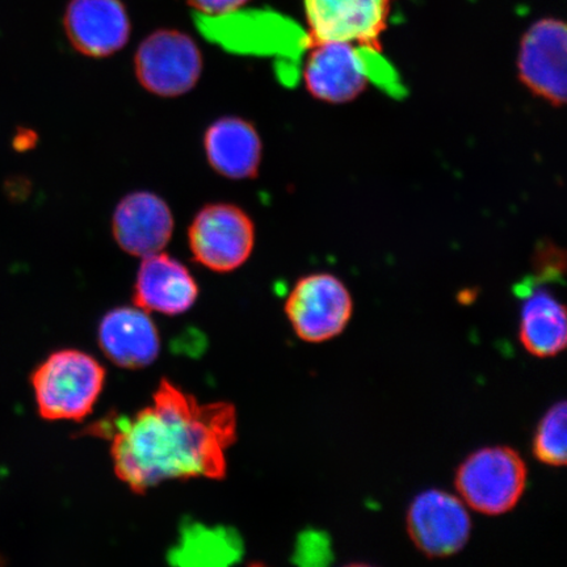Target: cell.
<instances>
[{
    "instance_id": "6da1fadb",
    "label": "cell",
    "mask_w": 567,
    "mask_h": 567,
    "mask_svg": "<svg viewBox=\"0 0 567 567\" xmlns=\"http://www.w3.org/2000/svg\"><path fill=\"white\" fill-rule=\"evenodd\" d=\"M106 431L116 476L133 493L144 494L165 481L224 480L226 452L237 442V410L229 402H198L162 380L151 405L118 417Z\"/></svg>"
},
{
    "instance_id": "7a4b0ae2",
    "label": "cell",
    "mask_w": 567,
    "mask_h": 567,
    "mask_svg": "<svg viewBox=\"0 0 567 567\" xmlns=\"http://www.w3.org/2000/svg\"><path fill=\"white\" fill-rule=\"evenodd\" d=\"M106 372L90 353L53 352L32 375L39 413L47 421L81 422L94 410Z\"/></svg>"
},
{
    "instance_id": "3957f363",
    "label": "cell",
    "mask_w": 567,
    "mask_h": 567,
    "mask_svg": "<svg viewBox=\"0 0 567 567\" xmlns=\"http://www.w3.org/2000/svg\"><path fill=\"white\" fill-rule=\"evenodd\" d=\"M528 482L520 453L507 445L485 446L471 453L457 467L460 499L474 513L499 516L519 505Z\"/></svg>"
},
{
    "instance_id": "277c9868",
    "label": "cell",
    "mask_w": 567,
    "mask_h": 567,
    "mask_svg": "<svg viewBox=\"0 0 567 567\" xmlns=\"http://www.w3.org/2000/svg\"><path fill=\"white\" fill-rule=\"evenodd\" d=\"M284 310L297 337L319 344L343 334L353 315V300L338 276L317 272L295 284Z\"/></svg>"
},
{
    "instance_id": "5b68a950",
    "label": "cell",
    "mask_w": 567,
    "mask_h": 567,
    "mask_svg": "<svg viewBox=\"0 0 567 567\" xmlns=\"http://www.w3.org/2000/svg\"><path fill=\"white\" fill-rule=\"evenodd\" d=\"M188 245L197 264L210 271H236L251 257L255 225L237 205L208 204L196 213L189 225Z\"/></svg>"
},
{
    "instance_id": "8992f818",
    "label": "cell",
    "mask_w": 567,
    "mask_h": 567,
    "mask_svg": "<svg viewBox=\"0 0 567 567\" xmlns=\"http://www.w3.org/2000/svg\"><path fill=\"white\" fill-rule=\"evenodd\" d=\"M142 87L153 95L177 97L188 94L203 73V55L186 33L163 30L148 35L134 56Z\"/></svg>"
},
{
    "instance_id": "52a82bcc",
    "label": "cell",
    "mask_w": 567,
    "mask_h": 567,
    "mask_svg": "<svg viewBox=\"0 0 567 567\" xmlns=\"http://www.w3.org/2000/svg\"><path fill=\"white\" fill-rule=\"evenodd\" d=\"M406 528L411 543L423 556L446 558L466 547L473 523L470 508L457 494L430 488L411 501Z\"/></svg>"
},
{
    "instance_id": "ba28073f",
    "label": "cell",
    "mask_w": 567,
    "mask_h": 567,
    "mask_svg": "<svg viewBox=\"0 0 567 567\" xmlns=\"http://www.w3.org/2000/svg\"><path fill=\"white\" fill-rule=\"evenodd\" d=\"M393 0H303L309 25L307 45L352 42L380 51Z\"/></svg>"
},
{
    "instance_id": "9c48e42d",
    "label": "cell",
    "mask_w": 567,
    "mask_h": 567,
    "mask_svg": "<svg viewBox=\"0 0 567 567\" xmlns=\"http://www.w3.org/2000/svg\"><path fill=\"white\" fill-rule=\"evenodd\" d=\"M303 68L305 87L319 102H353L370 84L371 49L352 42L328 41L310 45Z\"/></svg>"
},
{
    "instance_id": "30bf717a",
    "label": "cell",
    "mask_w": 567,
    "mask_h": 567,
    "mask_svg": "<svg viewBox=\"0 0 567 567\" xmlns=\"http://www.w3.org/2000/svg\"><path fill=\"white\" fill-rule=\"evenodd\" d=\"M566 25L544 19L532 25L522 40L517 75L532 94L555 106L566 103Z\"/></svg>"
},
{
    "instance_id": "8fae6325",
    "label": "cell",
    "mask_w": 567,
    "mask_h": 567,
    "mask_svg": "<svg viewBox=\"0 0 567 567\" xmlns=\"http://www.w3.org/2000/svg\"><path fill=\"white\" fill-rule=\"evenodd\" d=\"M174 216L162 197L146 190L126 195L112 217L116 244L133 257L162 252L172 240Z\"/></svg>"
},
{
    "instance_id": "7c38bea8",
    "label": "cell",
    "mask_w": 567,
    "mask_h": 567,
    "mask_svg": "<svg viewBox=\"0 0 567 567\" xmlns=\"http://www.w3.org/2000/svg\"><path fill=\"white\" fill-rule=\"evenodd\" d=\"M63 27L76 52L105 59L130 41L131 21L120 0H71Z\"/></svg>"
},
{
    "instance_id": "4fadbf2b",
    "label": "cell",
    "mask_w": 567,
    "mask_h": 567,
    "mask_svg": "<svg viewBox=\"0 0 567 567\" xmlns=\"http://www.w3.org/2000/svg\"><path fill=\"white\" fill-rule=\"evenodd\" d=\"M197 282L182 261L157 252L142 258L133 300L147 313L181 316L194 307Z\"/></svg>"
},
{
    "instance_id": "5bb4252c",
    "label": "cell",
    "mask_w": 567,
    "mask_h": 567,
    "mask_svg": "<svg viewBox=\"0 0 567 567\" xmlns=\"http://www.w3.org/2000/svg\"><path fill=\"white\" fill-rule=\"evenodd\" d=\"M99 346L113 364L141 370L157 360L161 338L147 311L138 307L116 308L106 313L97 332Z\"/></svg>"
},
{
    "instance_id": "9a60e30c",
    "label": "cell",
    "mask_w": 567,
    "mask_h": 567,
    "mask_svg": "<svg viewBox=\"0 0 567 567\" xmlns=\"http://www.w3.org/2000/svg\"><path fill=\"white\" fill-rule=\"evenodd\" d=\"M204 151L217 174L226 179L246 181L258 176L264 144L250 122L226 116L216 120L205 132Z\"/></svg>"
},
{
    "instance_id": "2e32d148",
    "label": "cell",
    "mask_w": 567,
    "mask_h": 567,
    "mask_svg": "<svg viewBox=\"0 0 567 567\" xmlns=\"http://www.w3.org/2000/svg\"><path fill=\"white\" fill-rule=\"evenodd\" d=\"M519 340L524 350L538 359L556 358L566 349L567 311L550 290L537 288L524 297Z\"/></svg>"
},
{
    "instance_id": "e0dca14e",
    "label": "cell",
    "mask_w": 567,
    "mask_h": 567,
    "mask_svg": "<svg viewBox=\"0 0 567 567\" xmlns=\"http://www.w3.org/2000/svg\"><path fill=\"white\" fill-rule=\"evenodd\" d=\"M532 452L538 463L550 467H563L567 463V408L557 402L538 422Z\"/></svg>"
},
{
    "instance_id": "ac0fdd59",
    "label": "cell",
    "mask_w": 567,
    "mask_h": 567,
    "mask_svg": "<svg viewBox=\"0 0 567 567\" xmlns=\"http://www.w3.org/2000/svg\"><path fill=\"white\" fill-rule=\"evenodd\" d=\"M248 0H189V4L205 16L219 17L237 11Z\"/></svg>"
},
{
    "instance_id": "d6986e66",
    "label": "cell",
    "mask_w": 567,
    "mask_h": 567,
    "mask_svg": "<svg viewBox=\"0 0 567 567\" xmlns=\"http://www.w3.org/2000/svg\"><path fill=\"white\" fill-rule=\"evenodd\" d=\"M0 564H2V558H0Z\"/></svg>"
}]
</instances>
